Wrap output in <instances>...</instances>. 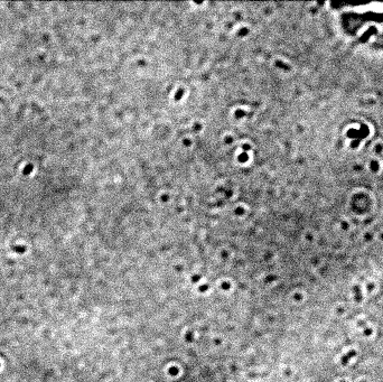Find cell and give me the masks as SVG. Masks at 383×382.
<instances>
[{
  "label": "cell",
  "instance_id": "6da1fadb",
  "mask_svg": "<svg viewBox=\"0 0 383 382\" xmlns=\"http://www.w3.org/2000/svg\"><path fill=\"white\" fill-rule=\"evenodd\" d=\"M339 21L351 38L360 44L383 50V3L342 6Z\"/></svg>",
  "mask_w": 383,
  "mask_h": 382
}]
</instances>
